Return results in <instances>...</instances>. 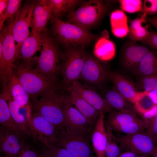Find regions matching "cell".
I'll return each instance as SVG.
<instances>
[{
    "label": "cell",
    "mask_w": 157,
    "mask_h": 157,
    "mask_svg": "<svg viewBox=\"0 0 157 157\" xmlns=\"http://www.w3.org/2000/svg\"><path fill=\"white\" fill-rule=\"evenodd\" d=\"M119 2L123 11L130 13L142 11L143 4L141 0H120Z\"/></svg>",
    "instance_id": "obj_35"
},
{
    "label": "cell",
    "mask_w": 157,
    "mask_h": 157,
    "mask_svg": "<svg viewBox=\"0 0 157 157\" xmlns=\"http://www.w3.org/2000/svg\"><path fill=\"white\" fill-rule=\"evenodd\" d=\"M150 156H145L144 157H150Z\"/></svg>",
    "instance_id": "obj_52"
},
{
    "label": "cell",
    "mask_w": 157,
    "mask_h": 157,
    "mask_svg": "<svg viewBox=\"0 0 157 157\" xmlns=\"http://www.w3.org/2000/svg\"><path fill=\"white\" fill-rule=\"evenodd\" d=\"M137 78L134 83L139 91L148 92L157 90V74Z\"/></svg>",
    "instance_id": "obj_31"
},
{
    "label": "cell",
    "mask_w": 157,
    "mask_h": 157,
    "mask_svg": "<svg viewBox=\"0 0 157 157\" xmlns=\"http://www.w3.org/2000/svg\"><path fill=\"white\" fill-rule=\"evenodd\" d=\"M106 78L113 83V89L126 100L133 104L141 99L146 92L139 91L135 83L118 72L107 70Z\"/></svg>",
    "instance_id": "obj_14"
},
{
    "label": "cell",
    "mask_w": 157,
    "mask_h": 157,
    "mask_svg": "<svg viewBox=\"0 0 157 157\" xmlns=\"http://www.w3.org/2000/svg\"><path fill=\"white\" fill-rule=\"evenodd\" d=\"M138 115L144 122L147 129L150 123L157 115V105H155L150 110Z\"/></svg>",
    "instance_id": "obj_41"
},
{
    "label": "cell",
    "mask_w": 157,
    "mask_h": 157,
    "mask_svg": "<svg viewBox=\"0 0 157 157\" xmlns=\"http://www.w3.org/2000/svg\"><path fill=\"white\" fill-rule=\"evenodd\" d=\"M148 28L149 33L148 36L140 42L153 49L157 50V32L150 27Z\"/></svg>",
    "instance_id": "obj_38"
},
{
    "label": "cell",
    "mask_w": 157,
    "mask_h": 157,
    "mask_svg": "<svg viewBox=\"0 0 157 157\" xmlns=\"http://www.w3.org/2000/svg\"><path fill=\"white\" fill-rule=\"evenodd\" d=\"M52 7L53 17L60 18L71 10L81 1L78 0H50Z\"/></svg>",
    "instance_id": "obj_29"
},
{
    "label": "cell",
    "mask_w": 157,
    "mask_h": 157,
    "mask_svg": "<svg viewBox=\"0 0 157 157\" xmlns=\"http://www.w3.org/2000/svg\"><path fill=\"white\" fill-rule=\"evenodd\" d=\"M106 71L95 58L88 55L80 78L91 84L99 85L107 79Z\"/></svg>",
    "instance_id": "obj_19"
},
{
    "label": "cell",
    "mask_w": 157,
    "mask_h": 157,
    "mask_svg": "<svg viewBox=\"0 0 157 157\" xmlns=\"http://www.w3.org/2000/svg\"><path fill=\"white\" fill-rule=\"evenodd\" d=\"M42 46L41 32L32 29L31 34L22 44L18 59L20 63L26 66L36 65L38 57L33 56L38 51H41Z\"/></svg>",
    "instance_id": "obj_17"
},
{
    "label": "cell",
    "mask_w": 157,
    "mask_h": 157,
    "mask_svg": "<svg viewBox=\"0 0 157 157\" xmlns=\"http://www.w3.org/2000/svg\"><path fill=\"white\" fill-rule=\"evenodd\" d=\"M9 0H0V17L3 15L8 5Z\"/></svg>",
    "instance_id": "obj_46"
},
{
    "label": "cell",
    "mask_w": 157,
    "mask_h": 157,
    "mask_svg": "<svg viewBox=\"0 0 157 157\" xmlns=\"http://www.w3.org/2000/svg\"><path fill=\"white\" fill-rule=\"evenodd\" d=\"M148 92H146L141 99L133 104L135 110L138 115L150 110L156 105L149 97Z\"/></svg>",
    "instance_id": "obj_34"
},
{
    "label": "cell",
    "mask_w": 157,
    "mask_h": 157,
    "mask_svg": "<svg viewBox=\"0 0 157 157\" xmlns=\"http://www.w3.org/2000/svg\"><path fill=\"white\" fill-rule=\"evenodd\" d=\"M149 33V28L146 25L128 34L130 40L136 42H140L148 36Z\"/></svg>",
    "instance_id": "obj_37"
},
{
    "label": "cell",
    "mask_w": 157,
    "mask_h": 157,
    "mask_svg": "<svg viewBox=\"0 0 157 157\" xmlns=\"http://www.w3.org/2000/svg\"><path fill=\"white\" fill-rule=\"evenodd\" d=\"M27 137L24 135L1 125V153L7 157H17L23 148L29 143Z\"/></svg>",
    "instance_id": "obj_12"
},
{
    "label": "cell",
    "mask_w": 157,
    "mask_h": 157,
    "mask_svg": "<svg viewBox=\"0 0 157 157\" xmlns=\"http://www.w3.org/2000/svg\"><path fill=\"white\" fill-rule=\"evenodd\" d=\"M51 20L55 39L64 47L80 46L83 48L97 38L89 31L60 19L53 17Z\"/></svg>",
    "instance_id": "obj_4"
},
{
    "label": "cell",
    "mask_w": 157,
    "mask_h": 157,
    "mask_svg": "<svg viewBox=\"0 0 157 157\" xmlns=\"http://www.w3.org/2000/svg\"><path fill=\"white\" fill-rule=\"evenodd\" d=\"M108 9L106 4L102 1H86L76 10L69 12L67 16V22L89 31L101 20Z\"/></svg>",
    "instance_id": "obj_6"
},
{
    "label": "cell",
    "mask_w": 157,
    "mask_h": 157,
    "mask_svg": "<svg viewBox=\"0 0 157 157\" xmlns=\"http://www.w3.org/2000/svg\"><path fill=\"white\" fill-rule=\"evenodd\" d=\"M0 124L18 133L24 134L15 122L8 105L2 94H0Z\"/></svg>",
    "instance_id": "obj_27"
},
{
    "label": "cell",
    "mask_w": 157,
    "mask_h": 157,
    "mask_svg": "<svg viewBox=\"0 0 157 157\" xmlns=\"http://www.w3.org/2000/svg\"><path fill=\"white\" fill-rule=\"evenodd\" d=\"M151 49L146 45L139 44L129 39L124 44L121 50V66L131 73Z\"/></svg>",
    "instance_id": "obj_13"
},
{
    "label": "cell",
    "mask_w": 157,
    "mask_h": 157,
    "mask_svg": "<svg viewBox=\"0 0 157 157\" xmlns=\"http://www.w3.org/2000/svg\"><path fill=\"white\" fill-rule=\"evenodd\" d=\"M37 151L45 157H74L65 149L53 145L42 146Z\"/></svg>",
    "instance_id": "obj_32"
},
{
    "label": "cell",
    "mask_w": 157,
    "mask_h": 157,
    "mask_svg": "<svg viewBox=\"0 0 157 157\" xmlns=\"http://www.w3.org/2000/svg\"><path fill=\"white\" fill-rule=\"evenodd\" d=\"M70 102L85 117L92 128L94 127L100 113L76 92L67 90Z\"/></svg>",
    "instance_id": "obj_22"
},
{
    "label": "cell",
    "mask_w": 157,
    "mask_h": 157,
    "mask_svg": "<svg viewBox=\"0 0 157 157\" xmlns=\"http://www.w3.org/2000/svg\"><path fill=\"white\" fill-rule=\"evenodd\" d=\"M148 95L153 103L157 105V90H153L148 92Z\"/></svg>",
    "instance_id": "obj_47"
},
{
    "label": "cell",
    "mask_w": 157,
    "mask_h": 157,
    "mask_svg": "<svg viewBox=\"0 0 157 157\" xmlns=\"http://www.w3.org/2000/svg\"><path fill=\"white\" fill-rule=\"evenodd\" d=\"M152 156L153 157H157V141L156 143L155 149Z\"/></svg>",
    "instance_id": "obj_49"
},
{
    "label": "cell",
    "mask_w": 157,
    "mask_h": 157,
    "mask_svg": "<svg viewBox=\"0 0 157 157\" xmlns=\"http://www.w3.org/2000/svg\"><path fill=\"white\" fill-rule=\"evenodd\" d=\"M121 152L130 151L143 156H152L156 142L145 131L116 137Z\"/></svg>",
    "instance_id": "obj_10"
},
{
    "label": "cell",
    "mask_w": 157,
    "mask_h": 157,
    "mask_svg": "<svg viewBox=\"0 0 157 157\" xmlns=\"http://www.w3.org/2000/svg\"><path fill=\"white\" fill-rule=\"evenodd\" d=\"M10 25L8 28L3 41L2 53L0 55V78L6 76L7 72L13 69L16 60V47Z\"/></svg>",
    "instance_id": "obj_18"
},
{
    "label": "cell",
    "mask_w": 157,
    "mask_h": 157,
    "mask_svg": "<svg viewBox=\"0 0 157 157\" xmlns=\"http://www.w3.org/2000/svg\"><path fill=\"white\" fill-rule=\"evenodd\" d=\"M105 120L113 131L132 134L145 131V123L135 111H118L109 113Z\"/></svg>",
    "instance_id": "obj_8"
},
{
    "label": "cell",
    "mask_w": 157,
    "mask_h": 157,
    "mask_svg": "<svg viewBox=\"0 0 157 157\" xmlns=\"http://www.w3.org/2000/svg\"><path fill=\"white\" fill-rule=\"evenodd\" d=\"M104 95V98L114 110L118 111H135L133 104L126 100L112 88L106 89Z\"/></svg>",
    "instance_id": "obj_26"
},
{
    "label": "cell",
    "mask_w": 157,
    "mask_h": 157,
    "mask_svg": "<svg viewBox=\"0 0 157 157\" xmlns=\"http://www.w3.org/2000/svg\"><path fill=\"white\" fill-rule=\"evenodd\" d=\"M138 153L130 151H124L120 153L118 157H144Z\"/></svg>",
    "instance_id": "obj_45"
},
{
    "label": "cell",
    "mask_w": 157,
    "mask_h": 157,
    "mask_svg": "<svg viewBox=\"0 0 157 157\" xmlns=\"http://www.w3.org/2000/svg\"><path fill=\"white\" fill-rule=\"evenodd\" d=\"M41 155L42 157H45L42 154H40Z\"/></svg>",
    "instance_id": "obj_50"
},
{
    "label": "cell",
    "mask_w": 157,
    "mask_h": 157,
    "mask_svg": "<svg viewBox=\"0 0 157 157\" xmlns=\"http://www.w3.org/2000/svg\"><path fill=\"white\" fill-rule=\"evenodd\" d=\"M94 53L99 59L106 61L111 59L114 57L115 50L112 43L103 38L99 40L96 44Z\"/></svg>",
    "instance_id": "obj_28"
},
{
    "label": "cell",
    "mask_w": 157,
    "mask_h": 157,
    "mask_svg": "<svg viewBox=\"0 0 157 157\" xmlns=\"http://www.w3.org/2000/svg\"><path fill=\"white\" fill-rule=\"evenodd\" d=\"M17 157H42L41 154L34 146L27 144L22 149Z\"/></svg>",
    "instance_id": "obj_40"
},
{
    "label": "cell",
    "mask_w": 157,
    "mask_h": 157,
    "mask_svg": "<svg viewBox=\"0 0 157 157\" xmlns=\"http://www.w3.org/2000/svg\"><path fill=\"white\" fill-rule=\"evenodd\" d=\"M61 89L53 90L31 101L34 112L41 116L57 128L65 125L63 93Z\"/></svg>",
    "instance_id": "obj_2"
},
{
    "label": "cell",
    "mask_w": 157,
    "mask_h": 157,
    "mask_svg": "<svg viewBox=\"0 0 157 157\" xmlns=\"http://www.w3.org/2000/svg\"><path fill=\"white\" fill-rule=\"evenodd\" d=\"M8 28V25L3 26L0 33V55L2 53L3 45L5 37Z\"/></svg>",
    "instance_id": "obj_44"
},
{
    "label": "cell",
    "mask_w": 157,
    "mask_h": 157,
    "mask_svg": "<svg viewBox=\"0 0 157 157\" xmlns=\"http://www.w3.org/2000/svg\"><path fill=\"white\" fill-rule=\"evenodd\" d=\"M147 22L150 24L155 27L157 29V18L155 17H150L147 19Z\"/></svg>",
    "instance_id": "obj_48"
},
{
    "label": "cell",
    "mask_w": 157,
    "mask_h": 157,
    "mask_svg": "<svg viewBox=\"0 0 157 157\" xmlns=\"http://www.w3.org/2000/svg\"><path fill=\"white\" fill-rule=\"evenodd\" d=\"M131 73L137 78L157 74V50L151 49Z\"/></svg>",
    "instance_id": "obj_25"
},
{
    "label": "cell",
    "mask_w": 157,
    "mask_h": 157,
    "mask_svg": "<svg viewBox=\"0 0 157 157\" xmlns=\"http://www.w3.org/2000/svg\"><path fill=\"white\" fill-rule=\"evenodd\" d=\"M65 117L64 126L71 132L91 135L92 128L84 116L70 102L67 95H63Z\"/></svg>",
    "instance_id": "obj_15"
},
{
    "label": "cell",
    "mask_w": 157,
    "mask_h": 157,
    "mask_svg": "<svg viewBox=\"0 0 157 157\" xmlns=\"http://www.w3.org/2000/svg\"><path fill=\"white\" fill-rule=\"evenodd\" d=\"M64 52L60 53V73L63 81L61 89L67 90L74 82L80 78L83 66L88 55L82 48L78 47H64Z\"/></svg>",
    "instance_id": "obj_5"
},
{
    "label": "cell",
    "mask_w": 157,
    "mask_h": 157,
    "mask_svg": "<svg viewBox=\"0 0 157 157\" xmlns=\"http://www.w3.org/2000/svg\"><path fill=\"white\" fill-rule=\"evenodd\" d=\"M156 18H157V17H155Z\"/></svg>",
    "instance_id": "obj_53"
},
{
    "label": "cell",
    "mask_w": 157,
    "mask_h": 157,
    "mask_svg": "<svg viewBox=\"0 0 157 157\" xmlns=\"http://www.w3.org/2000/svg\"><path fill=\"white\" fill-rule=\"evenodd\" d=\"M6 76V85L13 100L21 108L27 106L30 99L28 95L13 69L8 72Z\"/></svg>",
    "instance_id": "obj_24"
},
{
    "label": "cell",
    "mask_w": 157,
    "mask_h": 157,
    "mask_svg": "<svg viewBox=\"0 0 157 157\" xmlns=\"http://www.w3.org/2000/svg\"><path fill=\"white\" fill-rule=\"evenodd\" d=\"M105 123L107 142L105 149L104 157H118L121 151L119 146L117 144L116 137L114 135L113 131L105 120Z\"/></svg>",
    "instance_id": "obj_30"
},
{
    "label": "cell",
    "mask_w": 157,
    "mask_h": 157,
    "mask_svg": "<svg viewBox=\"0 0 157 157\" xmlns=\"http://www.w3.org/2000/svg\"><path fill=\"white\" fill-rule=\"evenodd\" d=\"M42 46L40 56L34 69L50 79L58 82L61 62L56 40L46 28L41 32Z\"/></svg>",
    "instance_id": "obj_3"
},
{
    "label": "cell",
    "mask_w": 157,
    "mask_h": 157,
    "mask_svg": "<svg viewBox=\"0 0 157 157\" xmlns=\"http://www.w3.org/2000/svg\"><path fill=\"white\" fill-rule=\"evenodd\" d=\"M91 135L71 132L64 126L57 128L54 145L65 149L74 157H94Z\"/></svg>",
    "instance_id": "obj_7"
},
{
    "label": "cell",
    "mask_w": 157,
    "mask_h": 157,
    "mask_svg": "<svg viewBox=\"0 0 157 157\" xmlns=\"http://www.w3.org/2000/svg\"><path fill=\"white\" fill-rule=\"evenodd\" d=\"M0 157H7L4 156H0Z\"/></svg>",
    "instance_id": "obj_51"
},
{
    "label": "cell",
    "mask_w": 157,
    "mask_h": 157,
    "mask_svg": "<svg viewBox=\"0 0 157 157\" xmlns=\"http://www.w3.org/2000/svg\"><path fill=\"white\" fill-rule=\"evenodd\" d=\"M104 113L101 112L94 127L91 137L92 146L97 157H104L107 142Z\"/></svg>",
    "instance_id": "obj_23"
},
{
    "label": "cell",
    "mask_w": 157,
    "mask_h": 157,
    "mask_svg": "<svg viewBox=\"0 0 157 157\" xmlns=\"http://www.w3.org/2000/svg\"><path fill=\"white\" fill-rule=\"evenodd\" d=\"M27 118L36 143L43 146L55 144L57 128L54 125L36 113L27 114Z\"/></svg>",
    "instance_id": "obj_11"
},
{
    "label": "cell",
    "mask_w": 157,
    "mask_h": 157,
    "mask_svg": "<svg viewBox=\"0 0 157 157\" xmlns=\"http://www.w3.org/2000/svg\"><path fill=\"white\" fill-rule=\"evenodd\" d=\"M22 2L21 0H9L7 7L3 14L0 17V30L4 26L5 20L8 18L9 21L13 22L14 20L15 15L20 8Z\"/></svg>",
    "instance_id": "obj_33"
},
{
    "label": "cell",
    "mask_w": 157,
    "mask_h": 157,
    "mask_svg": "<svg viewBox=\"0 0 157 157\" xmlns=\"http://www.w3.org/2000/svg\"><path fill=\"white\" fill-rule=\"evenodd\" d=\"M146 132L154 140L157 141V115L146 129Z\"/></svg>",
    "instance_id": "obj_43"
},
{
    "label": "cell",
    "mask_w": 157,
    "mask_h": 157,
    "mask_svg": "<svg viewBox=\"0 0 157 157\" xmlns=\"http://www.w3.org/2000/svg\"><path fill=\"white\" fill-rule=\"evenodd\" d=\"M38 2L29 1L24 4L17 11L13 22H9L15 42L17 43V60L19 58L23 43L30 35L29 29L31 27L33 12Z\"/></svg>",
    "instance_id": "obj_9"
},
{
    "label": "cell",
    "mask_w": 157,
    "mask_h": 157,
    "mask_svg": "<svg viewBox=\"0 0 157 157\" xmlns=\"http://www.w3.org/2000/svg\"><path fill=\"white\" fill-rule=\"evenodd\" d=\"M110 17L112 28L127 25L126 17L121 11L117 10L113 12Z\"/></svg>",
    "instance_id": "obj_36"
},
{
    "label": "cell",
    "mask_w": 157,
    "mask_h": 157,
    "mask_svg": "<svg viewBox=\"0 0 157 157\" xmlns=\"http://www.w3.org/2000/svg\"><path fill=\"white\" fill-rule=\"evenodd\" d=\"M13 70L27 93L31 101L50 91L60 88L58 82L53 81L20 63L15 64Z\"/></svg>",
    "instance_id": "obj_1"
},
{
    "label": "cell",
    "mask_w": 157,
    "mask_h": 157,
    "mask_svg": "<svg viewBox=\"0 0 157 157\" xmlns=\"http://www.w3.org/2000/svg\"><path fill=\"white\" fill-rule=\"evenodd\" d=\"M142 12L146 15L157 14V0H144Z\"/></svg>",
    "instance_id": "obj_39"
},
{
    "label": "cell",
    "mask_w": 157,
    "mask_h": 157,
    "mask_svg": "<svg viewBox=\"0 0 157 157\" xmlns=\"http://www.w3.org/2000/svg\"><path fill=\"white\" fill-rule=\"evenodd\" d=\"M3 96L8 101L9 109L13 119L17 125L23 133L28 138L35 140L32 129L27 118H26L20 111L19 104L13 100L8 89L3 90Z\"/></svg>",
    "instance_id": "obj_20"
},
{
    "label": "cell",
    "mask_w": 157,
    "mask_h": 157,
    "mask_svg": "<svg viewBox=\"0 0 157 157\" xmlns=\"http://www.w3.org/2000/svg\"><path fill=\"white\" fill-rule=\"evenodd\" d=\"M146 16L143 13L138 17L132 20L130 23L128 33L132 32L143 26V24L146 22Z\"/></svg>",
    "instance_id": "obj_42"
},
{
    "label": "cell",
    "mask_w": 157,
    "mask_h": 157,
    "mask_svg": "<svg viewBox=\"0 0 157 157\" xmlns=\"http://www.w3.org/2000/svg\"><path fill=\"white\" fill-rule=\"evenodd\" d=\"M66 90L76 93L100 113H109L115 110L95 90L83 85L78 80L74 82Z\"/></svg>",
    "instance_id": "obj_16"
},
{
    "label": "cell",
    "mask_w": 157,
    "mask_h": 157,
    "mask_svg": "<svg viewBox=\"0 0 157 157\" xmlns=\"http://www.w3.org/2000/svg\"><path fill=\"white\" fill-rule=\"evenodd\" d=\"M53 17L52 7L50 0L39 1L33 12L31 22L32 29L41 32L46 28L49 21Z\"/></svg>",
    "instance_id": "obj_21"
}]
</instances>
